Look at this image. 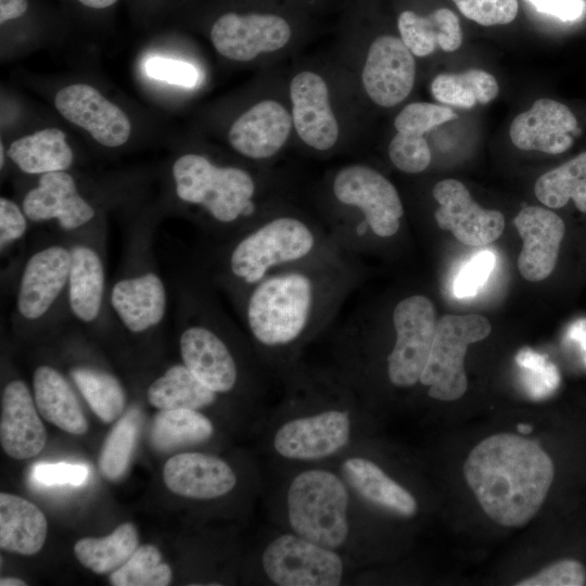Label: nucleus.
<instances>
[{
  "mask_svg": "<svg viewBox=\"0 0 586 586\" xmlns=\"http://www.w3.org/2000/svg\"><path fill=\"white\" fill-rule=\"evenodd\" d=\"M360 277L358 258L334 247L270 273L234 310L258 347L293 349L335 320Z\"/></svg>",
  "mask_w": 586,
  "mask_h": 586,
  "instance_id": "obj_1",
  "label": "nucleus"
},
{
  "mask_svg": "<svg viewBox=\"0 0 586 586\" xmlns=\"http://www.w3.org/2000/svg\"><path fill=\"white\" fill-rule=\"evenodd\" d=\"M334 247L339 246L319 219L291 205L227 241L208 243L198 267L235 308L270 273Z\"/></svg>",
  "mask_w": 586,
  "mask_h": 586,
  "instance_id": "obj_2",
  "label": "nucleus"
},
{
  "mask_svg": "<svg viewBox=\"0 0 586 586\" xmlns=\"http://www.w3.org/2000/svg\"><path fill=\"white\" fill-rule=\"evenodd\" d=\"M170 181L177 209L201 229L208 243L227 241L265 216L291 206L270 194L267 178L199 152H186L174 160Z\"/></svg>",
  "mask_w": 586,
  "mask_h": 586,
  "instance_id": "obj_3",
  "label": "nucleus"
},
{
  "mask_svg": "<svg viewBox=\"0 0 586 586\" xmlns=\"http://www.w3.org/2000/svg\"><path fill=\"white\" fill-rule=\"evenodd\" d=\"M553 464L533 440L512 433L480 442L463 464L464 479L484 512L507 527L525 525L540 509Z\"/></svg>",
  "mask_w": 586,
  "mask_h": 586,
  "instance_id": "obj_4",
  "label": "nucleus"
},
{
  "mask_svg": "<svg viewBox=\"0 0 586 586\" xmlns=\"http://www.w3.org/2000/svg\"><path fill=\"white\" fill-rule=\"evenodd\" d=\"M320 221L334 243L356 256L400 230L404 205L396 187L375 168L352 163L336 169L321 194Z\"/></svg>",
  "mask_w": 586,
  "mask_h": 586,
  "instance_id": "obj_5",
  "label": "nucleus"
},
{
  "mask_svg": "<svg viewBox=\"0 0 586 586\" xmlns=\"http://www.w3.org/2000/svg\"><path fill=\"white\" fill-rule=\"evenodd\" d=\"M215 288L199 267L176 280L178 347L182 364L218 394L240 381V365L231 339L232 320L222 309Z\"/></svg>",
  "mask_w": 586,
  "mask_h": 586,
  "instance_id": "obj_6",
  "label": "nucleus"
},
{
  "mask_svg": "<svg viewBox=\"0 0 586 586\" xmlns=\"http://www.w3.org/2000/svg\"><path fill=\"white\" fill-rule=\"evenodd\" d=\"M219 55L249 63L273 55L309 27L310 12L280 0H190Z\"/></svg>",
  "mask_w": 586,
  "mask_h": 586,
  "instance_id": "obj_7",
  "label": "nucleus"
},
{
  "mask_svg": "<svg viewBox=\"0 0 586 586\" xmlns=\"http://www.w3.org/2000/svg\"><path fill=\"white\" fill-rule=\"evenodd\" d=\"M156 224L153 213L130 224L118 269L109 283L110 328L133 337L158 331L167 317L168 292L154 251Z\"/></svg>",
  "mask_w": 586,
  "mask_h": 586,
  "instance_id": "obj_8",
  "label": "nucleus"
},
{
  "mask_svg": "<svg viewBox=\"0 0 586 586\" xmlns=\"http://www.w3.org/2000/svg\"><path fill=\"white\" fill-rule=\"evenodd\" d=\"M69 267L71 252L66 238L42 230L27 247L12 281L10 321L16 332L55 331L71 321Z\"/></svg>",
  "mask_w": 586,
  "mask_h": 586,
  "instance_id": "obj_9",
  "label": "nucleus"
},
{
  "mask_svg": "<svg viewBox=\"0 0 586 586\" xmlns=\"http://www.w3.org/2000/svg\"><path fill=\"white\" fill-rule=\"evenodd\" d=\"M290 526L298 536L335 549L348 536V492L326 470H307L294 477L286 496Z\"/></svg>",
  "mask_w": 586,
  "mask_h": 586,
  "instance_id": "obj_10",
  "label": "nucleus"
},
{
  "mask_svg": "<svg viewBox=\"0 0 586 586\" xmlns=\"http://www.w3.org/2000/svg\"><path fill=\"white\" fill-rule=\"evenodd\" d=\"M64 237L71 252L68 277L71 321L87 331L109 330L106 220L80 233Z\"/></svg>",
  "mask_w": 586,
  "mask_h": 586,
  "instance_id": "obj_11",
  "label": "nucleus"
},
{
  "mask_svg": "<svg viewBox=\"0 0 586 586\" xmlns=\"http://www.w3.org/2000/svg\"><path fill=\"white\" fill-rule=\"evenodd\" d=\"M492 331L481 315H445L437 320L436 332L420 383L434 399L451 402L463 396L468 380L463 360L471 343L484 340Z\"/></svg>",
  "mask_w": 586,
  "mask_h": 586,
  "instance_id": "obj_12",
  "label": "nucleus"
},
{
  "mask_svg": "<svg viewBox=\"0 0 586 586\" xmlns=\"http://www.w3.org/2000/svg\"><path fill=\"white\" fill-rule=\"evenodd\" d=\"M20 204L33 226H46L62 235L80 233L105 220L103 212L81 192L68 170L37 176Z\"/></svg>",
  "mask_w": 586,
  "mask_h": 586,
  "instance_id": "obj_13",
  "label": "nucleus"
},
{
  "mask_svg": "<svg viewBox=\"0 0 586 586\" xmlns=\"http://www.w3.org/2000/svg\"><path fill=\"white\" fill-rule=\"evenodd\" d=\"M392 314L396 340L386 357V374L392 385L407 388L420 381L438 319L433 302L420 293L398 300Z\"/></svg>",
  "mask_w": 586,
  "mask_h": 586,
  "instance_id": "obj_14",
  "label": "nucleus"
},
{
  "mask_svg": "<svg viewBox=\"0 0 586 586\" xmlns=\"http://www.w3.org/2000/svg\"><path fill=\"white\" fill-rule=\"evenodd\" d=\"M262 562L268 578L280 586H337L344 571L333 549L297 534H283L270 542Z\"/></svg>",
  "mask_w": 586,
  "mask_h": 586,
  "instance_id": "obj_15",
  "label": "nucleus"
},
{
  "mask_svg": "<svg viewBox=\"0 0 586 586\" xmlns=\"http://www.w3.org/2000/svg\"><path fill=\"white\" fill-rule=\"evenodd\" d=\"M293 130L309 150L329 153L340 141L341 126L328 80L317 71L301 69L289 84Z\"/></svg>",
  "mask_w": 586,
  "mask_h": 586,
  "instance_id": "obj_16",
  "label": "nucleus"
},
{
  "mask_svg": "<svg viewBox=\"0 0 586 586\" xmlns=\"http://www.w3.org/2000/svg\"><path fill=\"white\" fill-rule=\"evenodd\" d=\"M416 81L415 55L399 36L381 34L369 43L360 71L368 99L378 106L393 107L412 91Z\"/></svg>",
  "mask_w": 586,
  "mask_h": 586,
  "instance_id": "obj_17",
  "label": "nucleus"
},
{
  "mask_svg": "<svg viewBox=\"0 0 586 586\" xmlns=\"http://www.w3.org/2000/svg\"><path fill=\"white\" fill-rule=\"evenodd\" d=\"M293 131L290 107L277 99L265 98L232 122L227 140L242 158L267 163L284 149Z\"/></svg>",
  "mask_w": 586,
  "mask_h": 586,
  "instance_id": "obj_18",
  "label": "nucleus"
},
{
  "mask_svg": "<svg viewBox=\"0 0 586 586\" xmlns=\"http://www.w3.org/2000/svg\"><path fill=\"white\" fill-rule=\"evenodd\" d=\"M432 195L438 203L434 212L437 226L450 231L459 242L483 246L502 234L504 215L499 211L481 207L459 180L449 178L436 182Z\"/></svg>",
  "mask_w": 586,
  "mask_h": 586,
  "instance_id": "obj_19",
  "label": "nucleus"
},
{
  "mask_svg": "<svg viewBox=\"0 0 586 586\" xmlns=\"http://www.w3.org/2000/svg\"><path fill=\"white\" fill-rule=\"evenodd\" d=\"M54 106L63 118L86 130L105 148L122 146L130 138L131 123L126 113L88 84L60 89Z\"/></svg>",
  "mask_w": 586,
  "mask_h": 586,
  "instance_id": "obj_20",
  "label": "nucleus"
},
{
  "mask_svg": "<svg viewBox=\"0 0 586 586\" xmlns=\"http://www.w3.org/2000/svg\"><path fill=\"white\" fill-rule=\"evenodd\" d=\"M349 437L348 412L331 409L284 423L275 434L273 447L288 459L315 460L336 454Z\"/></svg>",
  "mask_w": 586,
  "mask_h": 586,
  "instance_id": "obj_21",
  "label": "nucleus"
},
{
  "mask_svg": "<svg viewBox=\"0 0 586 586\" xmlns=\"http://www.w3.org/2000/svg\"><path fill=\"white\" fill-rule=\"evenodd\" d=\"M575 115L564 104L552 99H538L530 110L511 123L509 133L520 150L560 154L573 144L579 133Z\"/></svg>",
  "mask_w": 586,
  "mask_h": 586,
  "instance_id": "obj_22",
  "label": "nucleus"
},
{
  "mask_svg": "<svg viewBox=\"0 0 586 586\" xmlns=\"http://www.w3.org/2000/svg\"><path fill=\"white\" fill-rule=\"evenodd\" d=\"M523 240L518 258L522 277L537 282L553 271L564 237V221L553 212L539 206H526L513 219Z\"/></svg>",
  "mask_w": 586,
  "mask_h": 586,
  "instance_id": "obj_23",
  "label": "nucleus"
},
{
  "mask_svg": "<svg viewBox=\"0 0 586 586\" xmlns=\"http://www.w3.org/2000/svg\"><path fill=\"white\" fill-rule=\"evenodd\" d=\"M35 399L27 384L12 379L2 388L0 442L7 455L14 459H28L38 455L47 442Z\"/></svg>",
  "mask_w": 586,
  "mask_h": 586,
  "instance_id": "obj_24",
  "label": "nucleus"
},
{
  "mask_svg": "<svg viewBox=\"0 0 586 586\" xmlns=\"http://www.w3.org/2000/svg\"><path fill=\"white\" fill-rule=\"evenodd\" d=\"M163 479L173 493L194 499L224 496L237 483V476L227 462L201 453H182L171 457L164 466Z\"/></svg>",
  "mask_w": 586,
  "mask_h": 586,
  "instance_id": "obj_25",
  "label": "nucleus"
},
{
  "mask_svg": "<svg viewBox=\"0 0 586 586\" xmlns=\"http://www.w3.org/2000/svg\"><path fill=\"white\" fill-rule=\"evenodd\" d=\"M399 37L418 58L433 53L437 48L453 52L460 48L462 31L458 16L447 8H438L426 14L411 9L397 15Z\"/></svg>",
  "mask_w": 586,
  "mask_h": 586,
  "instance_id": "obj_26",
  "label": "nucleus"
},
{
  "mask_svg": "<svg viewBox=\"0 0 586 586\" xmlns=\"http://www.w3.org/2000/svg\"><path fill=\"white\" fill-rule=\"evenodd\" d=\"M33 394L40 415L71 434H84L88 422L69 380L54 366L38 365L33 372Z\"/></svg>",
  "mask_w": 586,
  "mask_h": 586,
  "instance_id": "obj_27",
  "label": "nucleus"
},
{
  "mask_svg": "<svg viewBox=\"0 0 586 586\" xmlns=\"http://www.w3.org/2000/svg\"><path fill=\"white\" fill-rule=\"evenodd\" d=\"M7 155L22 174L36 177L68 170L75 161L66 133L55 127L43 128L12 141Z\"/></svg>",
  "mask_w": 586,
  "mask_h": 586,
  "instance_id": "obj_28",
  "label": "nucleus"
},
{
  "mask_svg": "<svg viewBox=\"0 0 586 586\" xmlns=\"http://www.w3.org/2000/svg\"><path fill=\"white\" fill-rule=\"evenodd\" d=\"M342 473L368 502L405 518L417 513L418 504L413 496L371 460L348 458L342 463Z\"/></svg>",
  "mask_w": 586,
  "mask_h": 586,
  "instance_id": "obj_29",
  "label": "nucleus"
},
{
  "mask_svg": "<svg viewBox=\"0 0 586 586\" xmlns=\"http://www.w3.org/2000/svg\"><path fill=\"white\" fill-rule=\"evenodd\" d=\"M47 520L33 502L0 494V547L25 556L37 553L47 538Z\"/></svg>",
  "mask_w": 586,
  "mask_h": 586,
  "instance_id": "obj_30",
  "label": "nucleus"
},
{
  "mask_svg": "<svg viewBox=\"0 0 586 586\" xmlns=\"http://www.w3.org/2000/svg\"><path fill=\"white\" fill-rule=\"evenodd\" d=\"M217 395L182 362L169 366L146 391L149 403L160 410H198L215 403Z\"/></svg>",
  "mask_w": 586,
  "mask_h": 586,
  "instance_id": "obj_31",
  "label": "nucleus"
},
{
  "mask_svg": "<svg viewBox=\"0 0 586 586\" xmlns=\"http://www.w3.org/2000/svg\"><path fill=\"white\" fill-rule=\"evenodd\" d=\"M68 374L72 383L103 422H112L123 413L126 392L114 373L91 364H73Z\"/></svg>",
  "mask_w": 586,
  "mask_h": 586,
  "instance_id": "obj_32",
  "label": "nucleus"
},
{
  "mask_svg": "<svg viewBox=\"0 0 586 586\" xmlns=\"http://www.w3.org/2000/svg\"><path fill=\"white\" fill-rule=\"evenodd\" d=\"M138 546L136 526L123 523L105 537L79 539L74 546V552L84 566L97 574H106L120 568Z\"/></svg>",
  "mask_w": 586,
  "mask_h": 586,
  "instance_id": "obj_33",
  "label": "nucleus"
},
{
  "mask_svg": "<svg viewBox=\"0 0 586 586\" xmlns=\"http://www.w3.org/2000/svg\"><path fill=\"white\" fill-rule=\"evenodd\" d=\"M212 422L194 409L160 410L152 422L150 438L156 450L170 451L207 441Z\"/></svg>",
  "mask_w": 586,
  "mask_h": 586,
  "instance_id": "obj_34",
  "label": "nucleus"
},
{
  "mask_svg": "<svg viewBox=\"0 0 586 586\" xmlns=\"http://www.w3.org/2000/svg\"><path fill=\"white\" fill-rule=\"evenodd\" d=\"M433 98L442 104L471 109L486 104L499 93L496 78L483 71L472 68L462 73L440 74L431 82Z\"/></svg>",
  "mask_w": 586,
  "mask_h": 586,
  "instance_id": "obj_35",
  "label": "nucleus"
},
{
  "mask_svg": "<svg viewBox=\"0 0 586 586\" xmlns=\"http://www.w3.org/2000/svg\"><path fill=\"white\" fill-rule=\"evenodd\" d=\"M534 191L539 202L550 208H560L572 199L586 214V152L543 174Z\"/></svg>",
  "mask_w": 586,
  "mask_h": 586,
  "instance_id": "obj_36",
  "label": "nucleus"
},
{
  "mask_svg": "<svg viewBox=\"0 0 586 586\" xmlns=\"http://www.w3.org/2000/svg\"><path fill=\"white\" fill-rule=\"evenodd\" d=\"M139 417L138 409L129 410L105 438L99 457V467L106 479L117 480L126 472L136 446Z\"/></svg>",
  "mask_w": 586,
  "mask_h": 586,
  "instance_id": "obj_37",
  "label": "nucleus"
},
{
  "mask_svg": "<svg viewBox=\"0 0 586 586\" xmlns=\"http://www.w3.org/2000/svg\"><path fill=\"white\" fill-rule=\"evenodd\" d=\"M170 581L171 570L153 545L138 546L131 557L110 575L114 586H166Z\"/></svg>",
  "mask_w": 586,
  "mask_h": 586,
  "instance_id": "obj_38",
  "label": "nucleus"
},
{
  "mask_svg": "<svg viewBox=\"0 0 586 586\" xmlns=\"http://www.w3.org/2000/svg\"><path fill=\"white\" fill-rule=\"evenodd\" d=\"M457 117V114L448 106L430 102H411L398 112L394 119V128L396 132L424 136L437 126Z\"/></svg>",
  "mask_w": 586,
  "mask_h": 586,
  "instance_id": "obj_39",
  "label": "nucleus"
},
{
  "mask_svg": "<svg viewBox=\"0 0 586 586\" xmlns=\"http://www.w3.org/2000/svg\"><path fill=\"white\" fill-rule=\"evenodd\" d=\"M391 163L406 174L425 170L432 160L431 149L424 136L396 132L387 148Z\"/></svg>",
  "mask_w": 586,
  "mask_h": 586,
  "instance_id": "obj_40",
  "label": "nucleus"
},
{
  "mask_svg": "<svg viewBox=\"0 0 586 586\" xmlns=\"http://www.w3.org/2000/svg\"><path fill=\"white\" fill-rule=\"evenodd\" d=\"M33 227L22 205L7 196L0 198V254L1 259L22 246Z\"/></svg>",
  "mask_w": 586,
  "mask_h": 586,
  "instance_id": "obj_41",
  "label": "nucleus"
},
{
  "mask_svg": "<svg viewBox=\"0 0 586 586\" xmlns=\"http://www.w3.org/2000/svg\"><path fill=\"white\" fill-rule=\"evenodd\" d=\"M469 20L483 26L506 25L518 14V0H453Z\"/></svg>",
  "mask_w": 586,
  "mask_h": 586,
  "instance_id": "obj_42",
  "label": "nucleus"
},
{
  "mask_svg": "<svg viewBox=\"0 0 586 586\" xmlns=\"http://www.w3.org/2000/svg\"><path fill=\"white\" fill-rule=\"evenodd\" d=\"M585 584L586 570L581 562L573 559L557 561L515 583L518 586H582Z\"/></svg>",
  "mask_w": 586,
  "mask_h": 586,
  "instance_id": "obj_43",
  "label": "nucleus"
},
{
  "mask_svg": "<svg viewBox=\"0 0 586 586\" xmlns=\"http://www.w3.org/2000/svg\"><path fill=\"white\" fill-rule=\"evenodd\" d=\"M495 262V255L489 251L474 254L455 279V295L460 298L475 295L487 281Z\"/></svg>",
  "mask_w": 586,
  "mask_h": 586,
  "instance_id": "obj_44",
  "label": "nucleus"
},
{
  "mask_svg": "<svg viewBox=\"0 0 586 586\" xmlns=\"http://www.w3.org/2000/svg\"><path fill=\"white\" fill-rule=\"evenodd\" d=\"M144 71L153 79L182 87H194L200 74L192 64L164 56H153L145 61Z\"/></svg>",
  "mask_w": 586,
  "mask_h": 586,
  "instance_id": "obj_45",
  "label": "nucleus"
},
{
  "mask_svg": "<svg viewBox=\"0 0 586 586\" xmlns=\"http://www.w3.org/2000/svg\"><path fill=\"white\" fill-rule=\"evenodd\" d=\"M88 477V468L85 464L67 462L37 463L33 467L31 479L36 484L46 486L81 485Z\"/></svg>",
  "mask_w": 586,
  "mask_h": 586,
  "instance_id": "obj_46",
  "label": "nucleus"
},
{
  "mask_svg": "<svg viewBox=\"0 0 586 586\" xmlns=\"http://www.w3.org/2000/svg\"><path fill=\"white\" fill-rule=\"evenodd\" d=\"M539 12L550 14L561 21H575L584 12L583 0H528Z\"/></svg>",
  "mask_w": 586,
  "mask_h": 586,
  "instance_id": "obj_47",
  "label": "nucleus"
},
{
  "mask_svg": "<svg viewBox=\"0 0 586 586\" xmlns=\"http://www.w3.org/2000/svg\"><path fill=\"white\" fill-rule=\"evenodd\" d=\"M31 0H0V24L22 16L29 8Z\"/></svg>",
  "mask_w": 586,
  "mask_h": 586,
  "instance_id": "obj_48",
  "label": "nucleus"
},
{
  "mask_svg": "<svg viewBox=\"0 0 586 586\" xmlns=\"http://www.w3.org/2000/svg\"><path fill=\"white\" fill-rule=\"evenodd\" d=\"M73 5L91 13L101 14L113 9L119 0H71Z\"/></svg>",
  "mask_w": 586,
  "mask_h": 586,
  "instance_id": "obj_49",
  "label": "nucleus"
},
{
  "mask_svg": "<svg viewBox=\"0 0 586 586\" xmlns=\"http://www.w3.org/2000/svg\"><path fill=\"white\" fill-rule=\"evenodd\" d=\"M288 4L304 9L310 13L321 11L339 0H280Z\"/></svg>",
  "mask_w": 586,
  "mask_h": 586,
  "instance_id": "obj_50",
  "label": "nucleus"
},
{
  "mask_svg": "<svg viewBox=\"0 0 586 586\" xmlns=\"http://www.w3.org/2000/svg\"><path fill=\"white\" fill-rule=\"evenodd\" d=\"M571 337L576 340L586 353V320H579L571 327Z\"/></svg>",
  "mask_w": 586,
  "mask_h": 586,
  "instance_id": "obj_51",
  "label": "nucleus"
},
{
  "mask_svg": "<svg viewBox=\"0 0 586 586\" xmlns=\"http://www.w3.org/2000/svg\"><path fill=\"white\" fill-rule=\"evenodd\" d=\"M1 586H25L26 583L23 579L15 577H2L0 579Z\"/></svg>",
  "mask_w": 586,
  "mask_h": 586,
  "instance_id": "obj_52",
  "label": "nucleus"
},
{
  "mask_svg": "<svg viewBox=\"0 0 586 586\" xmlns=\"http://www.w3.org/2000/svg\"><path fill=\"white\" fill-rule=\"evenodd\" d=\"M7 160H9L8 155H7V151L4 150L3 143L1 142V144H0V167H1V170H3V168L5 167Z\"/></svg>",
  "mask_w": 586,
  "mask_h": 586,
  "instance_id": "obj_53",
  "label": "nucleus"
}]
</instances>
